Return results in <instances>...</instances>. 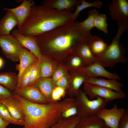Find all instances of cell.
<instances>
[{
    "label": "cell",
    "mask_w": 128,
    "mask_h": 128,
    "mask_svg": "<svg viewBox=\"0 0 128 128\" xmlns=\"http://www.w3.org/2000/svg\"><path fill=\"white\" fill-rule=\"evenodd\" d=\"M92 35L80 22L74 21L35 36L42 55L47 52L62 53L74 49L87 42Z\"/></svg>",
    "instance_id": "obj_1"
},
{
    "label": "cell",
    "mask_w": 128,
    "mask_h": 128,
    "mask_svg": "<svg viewBox=\"0 0 128 128\" xmlns=\"http://www.w3.org/2000/svg\"><path fill=\"white\" fill-rule=\"evenodd\" d=\"M72 13L59 10L42 5H34L21 27L19 33L35 37L73 22Z\"/></svg>",
    "instance_id": "obj_2"
},
{
    "label": "cell",
    "mask_w": 128,
    "mask_h": 128,
    "mask_svg": "<svg viewBox=\"0 0 128 128\" xmlns=\"http://www.w3.org/2000/svg\"><path fill=\"white\" fill-rule=\"evenodd\" d=\"M14 96L24 113L23 128H50L62 118L63 113L70 104L68 98L60 102L52 101L42 104L29 101L16 94Z\"/></svg>",
    "instance_id": "obj_3"
},
{
    "label": "cell",
    "mask_w": 128,
    "mask_h": 128,
    "mask_svg": "<svg viewBox=\"0 0 128 128\" xmlns=\"http://www.w3.org/2000/svg\"><path fill=\"white\" fill-rule=\"evenodd\" d=\"M117 33L111 43L105 52L96 59V61L104 67L113 68L117 63L125 64L128 60L125 57L126 50L120 42L122 35L128 29V22L124 21H117Z\"/></svg>",
    "instance_id": "obj_4"
},
{
    "label": "cell",
    "mask_w": 128,
    "mask_h": 128,
    "mask_svg": "<svg viewBox=\"0 0 128 128\" xmlns=\"http://www.w3.org/2000/svg\"><path fill=\"white\" fill-rule=\"evenodd\" d=\"M76 96V115L81 118L96 116L101 110L105 108L108 102L105 99L99 97L90 100L84 91L79 90Z\"/></svg>",
    "instance_id": "obj_5"
},
{
    "label": "cell",
    "mask_w": 128,
    "mask_h": 128,
    "mask_svg": "<svg viewBox=\"0 0 128 128\" xmlns=\"http://www.w3.org/2000/svg\"><path fill=\"white\" fill-rule=\"evenodd\" d=\"M0 48L5 57L14 62L19 61V57L25 48L10 34L0 35Z\"/></svg>",
    "instance_id": "obj_6"
},
{
    "label": "cell",
    "mask_w": 128,
    "mask_h": 128,
    "mask_svg": "<svg viewBox=\"0 0 128 128\" xmlns=\"http://www.w3.org/2000/svg\"><path fill=\"white\" fill-rule=\"evenodd\" d=\"M84 91L90 99L97 97L105 99L108 102L123 98L126 94L123 92H117L111 89L96 85L84 82Z\"/></svg>",
    "instance_id": "obj_7"
},
{
    "label": "cell",
    "mask_w": 128,
    "mask_h": 128,
    "mask_svg": "<svg viewBox=\"0 0 128 128\" xmlns=\"http://www.w3.org/2000/svg\"><path fill=\"white\" fill-rule=\"evenodd\" d=\"M126 110L123 108H119L117 104H115L110 109H103L96 116L103 120L106 126L111 128H118L119 121Z\"/></svg>",
    "instance_id": "obj_8"
},
{
    "label": "cell",
    "mask_w": 128,
    "mask_h": 128,
    "mask_svg": "<svg viewBox=\"0 0 128 128\" xmlns=\"http://www.w3.org/2000/svg\"><path fill=\"white\" fill-rule=\"evenodd\" d=\"M112 19L117 21L128 20V0H112L108 6Z\"/></svg>",
    "instance_id": "obj_9"
},
{
    "label": "cell",
    "mask_w": 128,
    "mask_h": 128,
    "mask_svg": "<svg viewBox=\"0 0 128 128\" xmlns=\"http://www.w3.org/2000/svg\"><path fill=\"white\" fill-rule=\"evenodd\" d=\"M13 93L33 103L45 104L49 102L37 88L33 86H27L21 89L16 88Z\"/></svg>",
    "instance_id": "obj_10"
},
{
    "label": "cell",
    "mask_w": 128,
    "mask_h": 128,
    "mask_svg": "<svg viewBox=\"0 0 128 128\" xmlns=\"http://www.w3.org/2000/svg\"><path fill=\"white\" fill-rule=\"evenodd\" d=\"M105 68L96 61L90 65L81 68L80 70L84 72L88 77L97 78L98 76H101L109 79L121 80L118 75L108 71Z\"/></svg>",
    "instance_id": "obj_11"
},
{
    "label": "cell",
    "mask_w": 128,
    "mask_h": 128,
    "mask_svg": "<svg viewBox=\"0 0 128 128\" xmlns=\"http://www.w3.org/2000/svg\"><path fill=\"white\" fill-rule=\"evenodd\" d=\"M11 35L14 37L23 47L28 49L38 59H41L42 55L35 37L23 35L19 33L17 29L12 31Z\"/></svg>",
    "instance_id": "obj_12"
},
{
    "label": "cell",
    "mask_w": 128,
    "mask_h": 128,
    "mask_svg": "<svg viewBox=\"0 0 128 128\" xmlns=\"http://www.w3.org/2000/svg\"><path fill=\"white\" fill-rule=\"evenodd\" d=\"M35 2L32 0H24L18 6L14 8H3V9L12 12L16 17L18 21V29H19L24 22L30 13L31 7Z\"/></svg>",
    "instance_id": "obj_13"
},
{
    "label": "cell",
    "mask_w": 128,
    "mask_h": 128,
    "mask_svg": "<svg viewBox=\"0 0 128 128\" xmlns=\"http://www.w3.org/2000/svg\"><path fill=\"white\" fill-rule=\"evenodd\" d=\"M6 107L11 116L15 119L24 123V114L20 103L14 96L0 100Z\"/></svg>",
    "instance_id": "obj_14"
},
{
    "label": "cell",
    "mask_w": 128,
    "mask_h": 128,
    "mask_svg": "<svg viewBox=\"0 0 128 128\" xmlns=\"http://www.w3.org/2000/svg\"><path fill=\"white\" fill-rule=\"evenodd\" d=\"M84 82L101 86L118 92H123L122 88L124 87L123 85L117 80L114 79L107 80L88 77Z\"/></svg>",
    "instance_id": "obj_15"
},
{
    "label": "cell",
    "mask_w": 128,
    "mask_h": 128,
    "mask_svg": "<svg viewBox=\"0 0 128 128\" xmlns=\"http://www.w3.org/2000/svg\"><path fill=\"white\" fill-rule=\"evenodd\" d=\"M81 0H44L43 5L59 10L72 12L75 6L81 3Z\"/></svg>",
    "instance_id": "obj_16"
},
{
    "label": "cell",
    "mask_w": 128,
    "mask_h": 128,
    "mask_svg": "<svg viewBox=\"0 0 128 128\" xmlns=\"http://www.w3.org/2000/svg\"><path fill=\"white\" fill-rule=\"evenodd\" d=\"M38 59L32 52L26 48H24L19 57V63L16 65L15 67L16 70L18 71V82L25 69Z\"/></svg>",
    "instance_id": "obj_17"
},
{
    "label": "cell",
    "mask_w": 128,
    "mask_h": 128,
    "mask_svg": "<svg viewBox=\"0 0 128 128\" xmlns=\"http://www.w3.org/2000/svg\"><path fill=\"white\" fill-rule=\"evenodd\" d=\"M54 82L52 80L48 78H40L29 86H33L37 88L47 100L50 102L53 101L51 95L53 90L55 87Z\"/></svg>",
    "instance_id": "obj_18"
},
{
    "label": "cell",
    "mask_w": 128,
    "mask_h": 128,
    "mask_svg": "<svg viewBox=\"0 0 128 128\" xmlns=\"http://www.w3.org/2000/svg\"><path fill=\"white\" fill-rule=\"evenodd\" d=\"M87 45L93 56L96 59L101 55L105 51L109 45L102 39L92 35L88 40Z\"/></svg>",
    "instance_id": "obj_19"
},
{
    "label": "cell",
    "mask_w": 128,
    "mask_h": 128,
    "mask_svg": "<svg viewBox=\"0 0 128 128\" xmlns=\"http://www.w3.org/2000/svg\"><path fill=\"white\" fill-rule=\"evenodd\" d=\"M0 20V35L10 34V32L17 25V19L11 11L8 10Z\"/></svg>",
    "instance_id": "obj_20"
},
{
    "label": "cell",
    "mask_w": 128,
    "mask_h": 128,
    "mask_svg": "<svg viewBox=\"0 0 128 128\" xmlns=\"http://www.w3.org/2000/svg\"><path fill=\"white\" fill-rule=\"evenodd\" d=\"M18 80V75L15 72L0 73V84L13 93L16 87Z\"/></svg>",
    "instance_id": "obj_21"
},
{
    "label": "cell",
    "mask_w": 128,
    "mask_h": 128,
    "mask_svg": "<svg viewBox=\"0 0 128 128\" xmlns=\"http://www.w3.org/2000/svg\"><path fill=\"white\" fill-rule=\"evenodd\" d=\"M105 126L103 120L97 116L84 117L81 118L75 128H102Z\"/></svg>",
    "instance_id": "obj_22"
},
{
    "label": "cell",
    "mask_w": 128,
    "mask_h": 128,
    "mask_svg": "<svg viewBox=\"0 0 128 128\" xmlns=\"http://www.w3.org/2000/svg\"><path fill=\"white\" fill-rule=\"evenodd\" d=\"M87 43L80 44L74 50L82 59L87 66L95 62L96 59L92 54Z\"/></svg>",
    "instance_id": "obj_23"
},
{
    "label": "cell",
    "mask_w": 128,
    "mask_h": 128,
    "mask_svg": "<svg viewBox=\"0 0 128 128\" xmlns=\"http://www.w3.org/2000/svg\"><path fill=\"white\" fill-rule=\"evenodd\" d=\"M102 2L99 0H95L92 2H87L85 0H81V3L76 5V9L72 13V22H73L78 17L80 13L83 9L88 7H94L100 9L102 5Z\"/></svg>",
    "instance_id": "obj_24"
},
{
    "label": "cell",
    "mask_w": 128,
    "mask_h": 128,
    "mask_svg": "<svg viewBox=\"0 0 128 128\" xmlns=\"http://www.w3.org/2000/svg\"><path fill=\"white\" fill-rule=\"evenodd\" d=\"M81 118L75 115L67 118H61L50 128H75Z\"/></svg>",
    "instance_id": "obj_25"
},
{
    "label": "cell",
    "mask_w": 128,
    "mask_h": 128,
    "mask_svg": "<svg viewBox=\"0 0 128 128\" xmlns=\"http://www.w3.org/2000/svg\"><path fill=\"white\" fill-rule=\"evenodd\" d=\"M87 18L84 21L80 22L82 26L86 30L91 31V29L94 27L95 20L96 16L99 14V10L94 9L88 12Z\"/></svg>",
    "instance_id": "obj_26"
},
{
    "label": "cell",
    "mask_w": 128,
    "mask_h": 128,
    "mask_svg": "<svg viewBox=\"0 0 128 128\" xmlns=\"http://www.w3.org/2000/svg\"><path fill=\"white\" fill-rule=\"evenodd\" d=\"M40 60V77L48 78L51 76L53 72L52 64L42 55Z\"/></svg>",
    "instance_id": "obj_27"
},
{
    "label": "cell",
    "mask_w": 128,
    "mask_h": 128,
    "mask_svg": "<svg viewBox=\"0 0 128 128\" xmlns=\"http://www.w3.org/2000/svg\"><path fill=\"white\" fill-rule=\"evenodd\" d=\"M0 117L4 120L16 125H24V123L14 119L5 106L0 102Z\"/></svg>",
    "instance_id": "obj_28"
},
{
    "label": "cell",
    "mask_w": 128,
    "mask_h": 128,
    "mask_svg": "<svg viewBox=\"0 0 128 128\" xmlns=\"http://www.w3.org/2000/svg\"><path fill=\"white\" fill-rule=\"evenodd\" d=\"M82 71V73L76 75L73 79L72 83V97L76 96L80 86L84 82L86 78L88 77L85 73Z\"/></svg>",
    "instance_id": "obj_29"
},
{
    "label": "cell",
    "mask_w": 128,
    "mask_h": 128,
    "mask_svg": "<svg viewBox=\"0 0 128 128\" xmlns=\"http://www.w3.org/2000/svg\"><path fill=\"white\" fill-rule=\"evenodd\" d=\"M30 82L27 86L32 84L41 78L40 59H38L32 64L30 71Z\"/></svg>",
    "instance_id": "obj_30"
},
{
    "label": "cell",
    "mask_w": 128,
    "mask_h": 128,
    "mask_svg": "<svg viewBox=\"0 0 128 128\" xmlns=\"http://www.w3.org/2000/svg\"><path fill=\"white\" fill-rule=\"evenodd\" d=\"M107 26L106 15L103 14H99L95 18L94 27L107 34L108 32Z\"/></svg>",
    "instance_id": "obj_31"
},
{
    "label": "cell",
    "mask_w": 128,
    "mask_h": 128,
    "mask_svg": "<svg viewBox=\"0 0 128 128\" xmlns=\"http://www.w3.org/2000/svg\"><path fill=\"white\" fill-rule=\"evenodd\" d=\"M32 64L30 65L23 73L19 80L18 82L16 88H23L27 87L29 85L30 81V72Z\"/></svg>",
    "instance_id": "obj_32"
},
{
    "label": "cell",
    "mask_w": 128,
    "mask_h": 128,
    "mask_svg": "<svg viewBox=\"0 0 128 128\" xmlns=\"http://www.w3.org/2000/svg\"><path fill=\"white\" fill-rule=\"evenodd\" d=\"M77 114V109L75 103L68 107L63 112L62 118H68L76 115Z\"/></svg>",
    "instance_id": "obj_33"
},
{
    "label": "cell",
    "mask_w": 128,
    "mask_h": 128,
    "mask_svg": "<svg viewBox=\"0 0 128 128\" xmlns=\"http://www.w3.org/2000/svg\"><path fill=\"white\" fill-rule=\"evenodd\" d=\"M14 94L3 85L0 84V100L13 96Z\"/></svg>",
    "instance_id": "obj_34"
},
{
    "label": "cell",
    "mask_w": 128,
    "mask_h": 128,
    "mask_svg": "<svg viewBox=\"0 0 128 128\" xmlns=\"http://www.w3.org/2000/svg\"><path fill=\"white\" fill-rule=\"evenodd\" d=\"M118 128H128V108L119 121Z\"/></svg>",
    "instance_id": "obj_35"
},
{
    "label": "cell",
    "mask_w": 128,
    "mask_h": 128,
    "mask_svg": "<svg viewBox=\"0 0 128 128\" xmlns=\"http://www.w3.org/2000/svg\"><path fill=\"white\" fill-rule=\"evenodd\" d=\"M76 54L77 55L73 57L71 59V63L73 67L77 68L82 66L84 63L86 64L82 59L77 54Z\"/></svg>",
    "instance_id": "obj_36"
},
{
    "label": "cell",
    "mask_w": 128,
    "mask_h": 128,
    "mask_svg": "<svg viewBox=\"0 0 128 128\" xmlns=\"http://www.w3.org/2000/svg\"><path fill=\"white\" fill-rule=\"evenodd\" d=\"M55 83L56 86L65 89L68 85V81L66 78L64 76L59 79Z\"/></svg>",
    "instance_id": "obj_37"
},
{
    "label": "cell",
    "mask_w": 128,
    "mask_h": 128,
    "mask_svg": "<svg viewBox=\"0 0 128 128\" xmlns=\"http://www.w3.org/2000/svg\"><path fill=\"white\" fill-rule=\"evenodd\" d=\"M64 71L62 69H57L54 73L52 80L55 82L61 77L64 76Z\"/></svg>",
    "instance_id": "obj_38"
},
{
    "label": "cell",
    "mask_w": 128,
    "mask_h": 128,
    "mask_svg": "<svg viewBox=\"0 0 128 128\" xmlns=\"http://www.w3.org/2000/svg\"><path fill=\"white\" fill-rule=\"evenodd\" d=\"M51 97L53 101H57L60 100L61 97L54 89L52 92Z\"/></svg>",
    "instance_id": "obj_39"
},
{
    "label": "cell",
    "mask_w": 128,
    "mask_h": 128,
    "mask_svg": "<svg viewBox=\"0 0 128 128\" xmlns=\"http://www.w3.org/2000/svg\"><path fill=\"white\" fill-rule=\"evenodd\" d=\"M56 91L62 97L64 96L65 93V89L59 87H55L54 88Z\"/></svg>",
    "instance_id": "obj_40"
},
{
    "label": "cell",
    "mask_w": 128,
    "mask_h": 128,
    "mask_svg": "<svg viewBox=\"0 0 128 128\" xmlns=\"http://www.w3.org/2000/svg\"><path fill=\"white\" fill-rule=\"evenodd\" d=\"M10 124L9 122L4 120L0 117V128H6Z\"/></svg>",
    "instance_id": "obj_41"
},
{
    "label": "cell",
    "mask_w": 128,
    "mask_h": 128,
    "mask_svg": "<svg viewBox=\"0 0 128 128\" xmlns=\"http://www.w3.org/2000/svg\"><path fill=\"white\" fill-rule=\"evenodd\" d=\"M4 62L3 59L0 57V69L3 66Z\"/></svg>",
    "instance_id": "obj_42"
},
{
    "label": "cell",
    "mask_w": 128,
    "mask_h": 128,
    "mask_svg": "<svg viewBox=\"0 0 128 128\" xmlns=\"http://www.w3.org/2000/svg\"><path fill=\"white\" fill-rule=\"evenodd\" d=\"M16 1L18 3L22 2L23 0H16Z\"/></svg>",
    "instance_id": "obj_43"
},
{
    "label": "cell",
    "mask_w": 128,
    "mask_h": 128,
    "mask_svg": "<svg viewBox=\"0 0 128 128\" xmlns=\"http://www.w3.org/2000/svg\"><path fill=\"white\" fill-rule=\"evenodd\" d=\"M102 128H111L109 127H107L106 126H105L104 127Z\"/></svg>",
    "instance_id": "obj_44"
}]
</instances>
